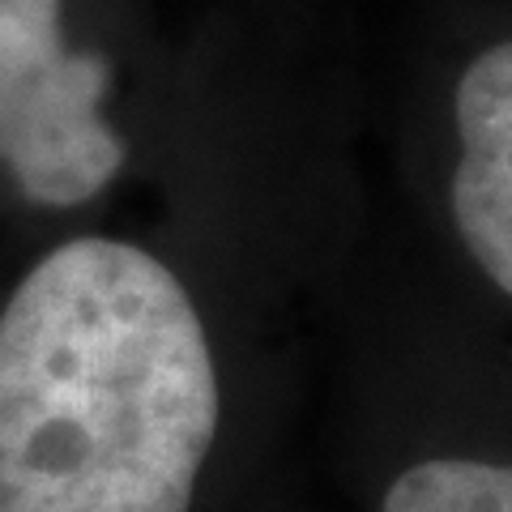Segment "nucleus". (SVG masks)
<instances>
[{
	"mask_svg": "<svg viewBox=\"0 0 512 512\" xmlns=\"http://www.w3.org/2000/svg\"><path fill=\"white\" fill-rule=\"evenodd\" d=\"M111 69L69 52L60 0H0V158L35 205H82L124 167L99 103Z\"/></svg>",
	"mask_w": 512,
	"mask_h": 512,
	"instance_id": "2",
	"label": "nucleus"
},
{
	"mask_svg": "<svg viewBox=\"0 0 512 512\" xmlns=\"http://www.w3.org/2000/svg\"><path fill=\"white\" fill-rule=\"evenodd\" d=\"M384 512H512V466L423 461L389 487Z\"/></svg>",
	"mask_w": 512,
	"mask_h": 512,
	"instance_id": "4",
	"label": "nucleus"
},
{
	"mask_svg": "<svg viewBox=\"0 0 512 512\" xmlns=\"http://www.w3.org/2000/svg\"><path fill=\"white\" fill-rule=\"evenodd\" d=\"M457 137L453 222L483 274L512 295V39L461 73Z\"/></svg>",
	"mask_w": 512,
	"mask_h": 512,
	"instance_id": "3",
	"label": "nucleus"
},
{
	"mask_svg": "<svg viewBox=\"0 0 512 512\" xmlns=\"http://www.w3.org/2000/svg\"><path fill=\"white\" fill-rule=\"evenodd\" d=\"M218 376L175 274L73 239L0 312V512H188Z\"/></svg>",
	"mask_w": 512,
	"mask_h": 512,
	"instance_id": "1",
	"label": "nucleus"
}]
</instances>
